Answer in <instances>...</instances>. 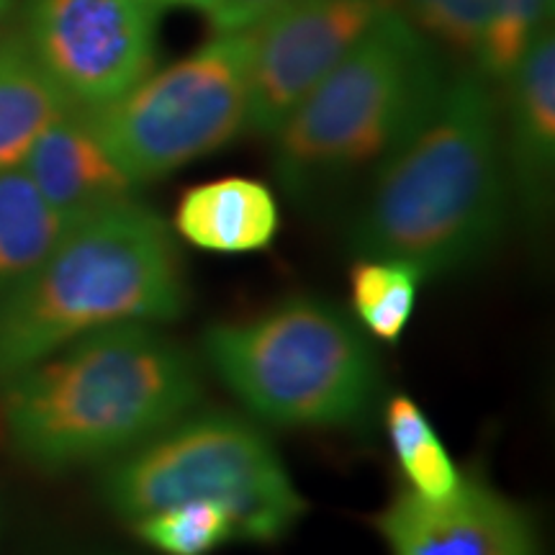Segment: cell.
Listing matches in <instances>:
<instances>
[{"label":"cell","instance_id":"obj_15","mask_svg":"<svg viewBox=\"0 0 555 555\" xmlns=\"http://www.w3.org/2000/svg\"><path fill=\"white\" fill-rule=\"evenodd\" d=\"M69 224L24 168L0 172V298L47 260Z\"/></svg>","mask_w":555,"mask_h":555},{"label":"cell","instance_id":"obj_6","mask_svg":"<svg viewBox=\"0 0 555 555\" xmlns=\"http://www.w3.org/2000/svg\"><path fill=\"white\" fill-rule=\"evenodd\" d=\"M101 499L124 522L185 502L221 504L242 543L273 545L307 515L281 455L253 422L229 412L185 414L114 461Z\"/></svg>","mask_w":555,"mask_h":555},{"label":"cell","instance_id":"obj_17","mask_svg":"<svg viewBox=\"0 0 555 555\" xmlns=\"http://www.w3.org/2000/svg\"><path fill=\"white\" fill-rule=\"evenodd\" d=\"M422 281L420 270L404 260L358 258L350 273L356 322L384 343H399L414 314Z\"/></svg>","mask_w":555,"mask_h":555},{"label":"cell","instance_id":"obj_7","mask_svg":"<svg viewBox=\"0 0 555 555\" xmlns=\"http://www.w3.org/2000/svg\"><path fill=\"white\" fill-rule=\"evenodd\" d=\"M253 29L217 34L189 57L152 69L99 108H82L137 185L176 172L245 131Z\"/></svg>","mask_w":555,"mask_h":555},{"label":"cell","instance_id":"obj_16","mask_svg":"<svg viewBox=\"0 0 555 555\" xmlns=\"http://www.w3.org/2000/svg\"><path fill=\"white\" fill-rule=\"evenodd\" d=\"M386 429L399 466L409 481L406 489L425 499H442L461 486L463 474L435 433L433 422L404 393L388 399Z\"/></svg>","mask_w":555,"mask_h":555},{"label":"cell","instance_id":"obj_21","mask_svg":"<svg viewBox=\"0 0 555 555\" xmlns=\"http://www.w3.org/2000/svg\"><path fill=\"white\" fill-rule=\"evenodd\" d=\"M288 3L291 0H217L208 21L217 34L247 31Z\"/></svg>","mask_w":555,"mask_h":555},{"label":"cell","instance_id":"obj_3","mask_svg":"<svg viewBox=\"0 0 555 555\" xmlns=\"http://www.w3.org/2000/svg\"><path fill=\"white\" fill-rule=\"evenodd\" d=\"M185 307L189 278L165 219L134 198L101 208L0 298V380L95 330L176 322Z\"/></svg>","mask_w":555,"mask_h":555},{"label":"cell","instance_id":"obj_14","mask_svg":"<svg viewBox=\"0 0 555 555\" xmlns=\"http://www.w3.org/2000/svg\"><path fill=\"white\" fill-rule=\"evenodd\" d=\"M69 108L26 41H0V172L21 168L41 131Z\"/></svg>","mask_w":555,"mask_h":555},{"label":"cell","instance_id":"obj_1","mask_svg":"<svg viewBox=\"0 0 555 555\" xmlns=\"http://www.w3.org/2000/svg\"><path fill=\"white\" fill-rule=\"evenodd\" d=\"M509 172L494 86L474 67L371 178L350 227L358 258L404 260L422 278L463 273L502 237Z\"/></svg>","mask_w":555,"mask_h":555},{"label":"cell","instance_id":"obj_23","mask_svg":"<svg viewBox=\"0 0 555 555\" xmlns=\"http://www.w3.org/2000/svg\"><path fill=\"white\" fill-rule=\"evenodd\" d=\"M13 5H16V0H0V24H3V21L9 18V13L13 11Z\"/></svg>","mask_w":555,"mask_h":555},{"label":"cell","instance_id":"obj_11","mask_svg":"<svg viewBox=\"0 0 555 555\" xmlns=\"http://www.w3.org/2000/svg\"><path fill=\"white\" fill-rule=\"evenodd\" d=\"M21 168L67 221L134 198L139 189L103 147L86 111L78 108L41 131Z\"/></svg>","mask_w":555,"mask_h":555},{"label":"cell","instance_id":"obj_8","mask_svg":"<svg viewBox=\"0 0 555 555\" xmlns=\"http://www.w3.org/2000/svg\"><path fill=\"white\" fill-rule=\"evenodd\" d=\"M163 11L152 0H31L26 44L73 106L99 108L155 69Z\"/></svg>","mask_w":555,"mask_h":555},{"label":"cell","instance_id":"obj_20","mask_svg":"<svg viewBox=\"0 0 555 555\" xmlns=\"http://www.w3.org/2000/svg\"><path fill=\"white\" fill-rule=\"evenodd\" d=\"M397 9L412 21L437 50L476 57L481 47L491 0H397Z\"/></svg>","mask_w":555,"mask_h":555},{"label":"cell","instance_id":"obj_4","mask_svg":"<svg viewBox=\"0 0 555 555\" xmlns=\"http://www.w3.org/2000/svg\"><path fill=\"white\" fill-rule=\"evenodd\" d=\"M446 82L440 50L391 9L270 137L278 185L294 204L319 206L373 178Z\"/></svg>","mask_w":555,"mask_h":555},{"label":"cell","instance_id":"obj_13","mask_svg":"<svg viewBox=\"0 0 555 555\" xmlns=\"http://www.w3.org/2000/svg\"><path fill=\"white\" fill-rule=\"evenodd\" d=\"M172 227L178 237L206 253H258L273 245L281 208L275 193L260 180L219 178L180 196Z\"/></svg>","mask_w":555,"mask_h":555},{"label":"cell","instance_id":"obj_2","mask_svg":"<svg viewBox=\"0 0 555 555\" xmlns=\"http://www.w3.org/2000/svg\"><path fill=\"white\" fill-rule=\"evenodd\" d=\"M201 397L185 347L157 324H114L0 380V440L29 466L60 474L129 453Z\"/></svg>","mask_w":555,"mask_h":555},{"label":"cell","instance_id":"obj_18","mask_svg":"<svg viewBox=\"0 0 555 555\" xmlns=\"http://www.w3.org/2000/svg\"><path fill=\"white\" fill-rule=\"evenodd\" d=\"M553 0H491L474 69L491 86H504L535 39L551 26Z\"/></svg>","mask_w":555,"mask_h":555},{"label":"cell","instance_id":"obj_10","mask_svg":"<svg viewBox=\"0 0 555 555\" xmlns=\"http://www.w3.org/2000/svg\"><path fill=\"white\" fill-rule=\"evenodd\" d=\"M376 530L388 555H543L525 506L481 478L463 476L442 499L401 489L380 509Z\"/></svg>","mask_w":555,"mask_h":555},{"label":"cell","instance_id":"obj_22","mask_svg":"<svg viewBox=\"0 0 555 555\" xmlns=\"http://www.w3.org/2000/svg\"><path fill=\"white\" fill-rule=\"evenodd\" d=\"M176 3L178 5H189V9H196V11H204L208 16L214 5H217V0H176Z\"/></svg>","mask_w":555,"mask_h":555},{"label":"cell","instance_id":"obj_24","mask_svg":"<svg viewBox=\"0 0 555 555\" xmlns=\"http://www.w3.org/2000/svg\"><path fill=\"white\" fill-rule=\"evenodd\" d=\"M152 3L163 5V9H170V5H178V3H176V0H152Z\"/></svg>","mask_w":555,"mask_h":555},{"label":"cell","instance_id":"obj_12","mask_svg":"<svg viewBox=\"0 0 555 555\" xmlns=\"http://www.w3.org/2000/svg\"><path fill=\"white\" fill-rule=\"evenodd\" d=\"M506 86V172L527 217L543 221L555 172V37L535 39Z\"/></svg>","mask_w":555,"mask_h":555},{"label":"cell","instance_id":"obj_5","mask_svg":"<svg viewBox=\"0 0 555 555\" xmlns=\"http://www.w3.org/2000/svg\"><path fill=\"white\" fill-rule=\"evenodd\" d=\"M208 367L258 420L343 429L371 416L380 367L358 322L319 296H291L201 339Z\"/></svg>","mask_w":555,"mask_h":555},{"label":"cell","instance_id":"obj_9","mask_svg":"<svg viewBox=\"0 0 555 555\" xmlns=\"http://www.w3.org/2000/svg\"><path fill=\"white\" fill-rule=\"evenodd\" d=\"M397 0H291L253 29L245 131L273 137Z\"/></svg>","mask_w":555,"mask_h":555},{"label":"cell","instance_id":"obj_25","mask_svg":"<svg viewBox=\"0 0 555 555\" xmlns=\"http://www.w3.org/2000/svg\"><path fill=\"white\" fill-rule=\"evenodd\" d=\"M103 555H111V553H103Z\"/></svg>","mask_w":555,"mask_h":555},{"label":"cell","instance_id":"obj_19","mask_svg":"<svg viewBox=\"0 0 555 555\" xmlns=\"http://www.w3.org/2000/svg\"><path fill=\"white\" fill-rule=\"evenodd\" d=\"M134 535L163 555H208L237 540L234 519L221 504L185 502L131 522Z\"/></svg>","mask_w":555,"mask_h":555}]
</instances>
